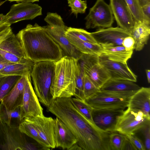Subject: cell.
<instances>
[{"mask_svg": "<svg viewBox=\"0 0 150 150\" xmlns=\"http://www.w3.org/2000/svg\"><path fill=\"white\" fill-rule=\"evenodd\" d=\"M78 60L64 56L55 62L54 70L50 87L53 99L68 98L74 96Z\"/></svg>", "mask_w": 150, "mask_h": 150, "instance_id": "3", "label": "cell"}, {"mask_svg": "<svg viewBox=\"0 0 150 150\" xmlns=\"http://www.w3.org/2000/svg\"><path fill=\"white\" fill-rule=\"evenodd\" d=\"M109 4L118 25L130 33L134 21L125 0H110Z\"/></svg>", "mask_w": 150, "mask_h": 150, "instance_id": "17", "label": "cell"}, {"mask_svg": "<svg viewBox=\"0 0 150 150\" xmlns=\"http://www.w3.org/2000/svg\"><path fill=\"white\" fill-rule=\"evenodd\" d=\"M28 118L33 124L45 146L50 149L55 148L54 119L44 115Z\"/></svg>", "mask_w": 150, "mask_h": 150, "instance_id": "14", "label": "cell"}, {"mask_svg": "<svg viewBox=\"0 0 150 150\" xmlns=\"http://www.w3.org/2000/svg\"><path fill=\"white\" fill-rule=\"evenodd\" d=\"M119 117L115 131L124 135L135 134L142 127L150 123V118L141 111L127 107Z\"/></svg>", "mask_w": 150, "mask_h": 150, "instance_id": "8", "label": "cell"}, {"mask_svg": "<svg viewBox=\"0 0 150 150\" xmlns=\"http://www.w3.org/2000/svg\"><path fill=\"white\" fill-rule=\"evenodd\" d=\"M148 82L149 83H150V70L149 69H146L145 70Z\"/></svg>", "mask_w": 150, "mask_h": 150, "instance_id": "47", "label": "cell"}, {"mask_svg": "<svg viewBox=\"0 0 150 150\" xmlns=\"http://www.w3.org/2000/svg\"><path fill=\"white\" fill-rule=\"evenodd\" d=\"M140 131L144 136V144L146 150H150V123H149L141 128Z\"/></svg>", "mask_w": 150, "mask_h": 150, "instance_id": "37", "label": "cell"}, {"mask_svg": "<svg viewBox=\"0 0 150 150\" xmlns=\"http://www.w3.org/2000/svg\"><path fill=\"white\" fill-rule=\"evenodd\" d=\"M132 142L137 150H145L144 143L135 134L125 135Z\"/></svg>", "mask_w": 150, "mask_h": 150, "instance_id": "38", "label": "cell"}, {"mask_svg": "<svg viewBox=\"0 0 150 150\" xmlns=\"http://www.w3.org/2000/svg\"><path fill=\"white\" fill-rule=\"evenodd\" d=\"M19 129L21 132L46 147L40 137L33 124L28 118H25L22 120L19 125Z\"/></svg>", "mask_w": 150, "mask_h": 150, "instance_id": "28", "label": "cell"}, {"mask_svg": "<svg viewBox=\"0 0 150 150\" xmlns=\"http://www.w3.org/2000/svg\"><path fill=\"white\" fill-rule=\"evenodd\" d=\"M83 150L77 143L73 145L68 150Z\"/></svg>", "mask_w": 150, "mask_h": 150, "instance_id": "44", "label": "cell"}, {"mask_svg": "<svg viewBox=\"0 0 150 150\" xmlns=\"http://www.w3.org/2000/svg\"><path fill=\"white\" fill-rule=\"evenodd\" d=\"M26 57L34 63L56 62L63 56L62 51L46 30L45 26L29 24L16 35Z\"/></svg>", "mask_w": 150, "mask_h": 150, "instance_id": "2", "label": "cell"}, {"mask_svg": "<svg viewBox=\"0 0 150 150\" xmlns=\"http://www.w3.org/2000/svg\"><path fill=\"white\" fill-rule=\"evenodd\" d=\"M103 54L112 61L123 63H127L132 56L133 51H128L123 46L110 45H101Z\"/></svg>", "mask_w": 150, "mask_h": 150, "instance_id": "22", "label": "cell"}, {"mask_svg": "<svg viewBox=\"0 0 150 150\" xmlns=\"http://www.w3.org/2000/svg\"><path fill=\"white\" fill-rule=\"evenodd\" d=\"M127 107L141 111L150 118V88L142 87L131 97Z\"/></svg>", "mask_w": 150, "mask_h": 150, "instance_id": "20", "label": "cell"}, {"mask_svg": "<svg viewBox=\"0 0 150 150\" xmlns=\"http://www.w3.org/2000/svg\"><path fill=\"white\" fill-rule=\"evenodd\" d=\"M0 55L13 63H25L31 60L26 57L20 42L12 31L0 42Z\"/></svg>", "mask_w": 150, "mask_h": 150, "instance_id": "11", "label": "cell"}, {"mask_svg": "<svg viewBox=\"0 0 150 150\" xmlns=\"http://www.w3.org/2000/svg\"><path fill=\"white\" fill-rule=\"evenodd\" d=\"M99 62L106 70L110 79L137 82V76L131 70L127 63L112 61L103 54L99 56Z\"/></svg>", "mask_w": 150, "mask_h": 150, "instance_id": "15", "label": "cell"}, {"mask_svg": "<svg viewBox=\"0 0 150 150\" xmlns=\"http://www.w3.org/2000/svg\"><path fill=\"white\" fill-rule=\"evenodd\" d=\"M114 18L109 5L104 0H97L85 18L87 29L112 27Z\"/></svg>", "mask_w": 150, "mask_h": 150, "instance_id": "9", "label": "cell"}, {"mask_svg": "<svg viewBox=\"0 0 150 150\" xmlns=\"http://www.w3.org/2000/svg\"><path fill=\"white\" fill-rule=\"evenodd\" d=\"M20 111V107L13 110H8L0 102V121L10 127H18L22 120L21 119Z\"/></svg>", "mask_w": 150, "mask_h": 150, "instance_id": "27", "label": "cell"}, {"mask_svg": "<svg viewBox=\"0 0 150 150\" xmlns=\"http://www.w3.org/2000/svg\"><path fill=\"white\" fill-rule=\"evenodd\" d=\"M134 40L130 35L125 38L122 42V46L124 47L125 50L128 51H133L134 49Z\"/></svg>", "mask_w": 150, "mask_h": 150, "instance_id": "39", "label": "cell"}, {"mask_svg": "<svg viewBox=\"0 0 150 150\" xmlns=\"http://www.w3.org/2000/svg\"><path fill=\"white\" fill-rule=\"evenodd\" d=\"M34 64L31 60L25 63H12L0 70V74L4 76H22L31 73Z\"/></svg>", "mask_w": 150, "mask_h": 150, "instance_id": "26", "label": "cell"}, {"mask_svg": "<svg viewBox=\"0 0 150 150\" xmlns=\"http://www.w3.org/2000/svg\"><path fill=\"white\" fill-rule=\"evenodd\" d=\"M71 100L74 106L79 112L90 122L96 126L92 116L93 108L86 102L85 100L71 97Z\"/></svg>", "mask_w": 150, "mask_h": 150, "instance_id": "30", "label": "cell"}, {"mask_svg": "<svg viewBox=\"0 0 150 150\" xmlns=\"http://www.w3.org/2000/svg\"><path fill=\"white\" fill-rule=\"evenodd\" d=\"M42 15V8L37 4L21 2L12 5L5 15L10 24L24 20H32Z\"/></svg>", "mask_w": 150, "mask_h": 150, "instance_id": "13", "label": "cell"}, {"mask_svg": "<svg viewBox=\"0 0 150 150\" xmlns=\"http://www.w3.org/2000/svg\"><path fill=\"white\" fill-rule=\"evenodd\" d=\"M44 21L48 24L45 26L46 30L60 46L63 54L79 59L82 53L76 49L66 37L65 33L68 27L61 16L56 13L48 12Z\"/></svg>", "mask_w": 150, "mask_h": 150, "instance_id": "6", "label": "cell"}, {"mask_svg": "<svg viewBox=\"0 0 150 150\" xmlns=\"http://www.w3.org/2000/svg\"><path fill=\"white\" fill-rule=\"evenodd\" d=\"M125 135L117 131L110 132L109 142L111 150H121Z\"/></svg>", "mask_w": 150, "mask_h": 150, "instance_id": "34", "label": "cell"}, {"mask_svg": "<svg viewBox=\"0 0 150 150\" xmlns=\"http://www.w3.org/2000/svg\"><path fill=\"white\" fill-rule=\"evenodd\" d=\"M91 34L97 43L100 45L122 46V42L130 33L119 27L98 29Z\"/></svg>", "mask_w": 150, "mask_h": 150, "instance_id": "16", "label": "cell"}, {"mask_svg": "<svg viewBox=\"0 0 150 150\" xmlns=\"http://www.w3.org/2000/svg\"><path fill=\"white\" fill-rule=\"evenodd\" d=\"M71 13L76 17L79 13H84L87 8V1L82 0H67Z\"/></svg>", "mask_w": 150, "mask_h": 150, "instance_id": "35", "label": "cell"}, {"mask_svg": "<svg viewBox=\"0 0 150 150\" xmlns=\"http://www.w3.org/2000/svg\"><path fill=\"white\" fill-rule=\"evenodd\" d=\"M55 65V62L53 61L35 63L30 73L35 92L39 102L47 107L53 99L50 87Z\"/></svg>", "mask_w": 150, "mask_h": 150, "instance_id": "4", "label": "cell"}, {"mask_svg": "<svg viewBox=\"0 0 150 150\" xmlns=\"http://www.w3.org/2000/svg\"><path fill=\"white\" fill-rule=\"evenodd\" d=\"M71 98L52 99L47 110L69 128L84 150H111L110 132H103L93 125L76 108Z\"/></svg>", "mask_w": 150, "mask_h": 150, "instance_id": "1", "label": "cell"}, {"mask_svg": "<svg viewBox=\"0 0 150 150\" xmlns=\"http://www.w3.org/2000/svg\"><path fill=\"white\" fill-rule=\"evenodd\" d=\"M65 35L74 37L83 41L97 43L91 33L83 29L68 27Z\"/></svg>", "mask_w": 150, "mask_h": 150, "instance_id": "31", "label": "cell"}, {"mask_svg": "<svg viewBox=\"0 0 150 150\" xmlns=\"http://www.w3.org/2000/svg\"><path fill=\"white\" fill-rule=\"evenodd\" d=\"M85 75L81 71L78 64L76 74L75 90L74 96L76 98L85 100L83 94V85Z\"/></svg>", "mask_w": 150, "mask_h": 150, "instance_id": "33", "label": "cell"}, {"mask_svg": "<svg viewBox=\"0 0 150 150\" xmlns=\"http://www.w3.org/2000/svg\"><path fill=\"white\" fill-rule=\"evenodd\" d=\"M81 72L87 76L96 86L99 89L110 79L106 70L99 62L90 67L83 69Z\"/></svg>", "mask_w": 150, "mask_h": 150, "instance_id": "23", "label": "cell"}, {"mask_svg": "<svg viewBox=\"0 0 150 150\" xmlns=\"http://www.w3.org/2000/svg\"><path fill=\"white\" fill-rule=\"evenodd\" d=\"M124 110L118 108H93V120L100 130L106 132L115 131L118 118Z\"/></svg>", "mask_w": 150, "mask_h": 150, "instance_id": "12", "label": "cell"}, {"mask_svg": "<svg viewBox=\"0 0 150 150\" xmlns=\"http://www.w3.org/2000/svg\"><path fill=\"white\" fill-rule=\"evenodd\" d=\"M133 81L110 79L103 85L100 90L111 92L137 91L141 87Z\"/></svg>", "mask_w": 150, "mask_h": 150, "instance_id": "24", "label": "cell"}, {"mask_svg": "<svg viewBox=\"0 0 150 150\" xmlns=\"http://www.w3.org/2000/svg\"><path fill=\"white\" fill-rule=\"evenodd\" d=\"M5 60L0 55V70L3 69L7 65L12 64Z\"/></svg>", "mask_w": 150, "mask_h": 150, "instance_id": "42", "label": "cell"}, {"mask_svg": "<svg viewBox=\"0 0 150 150\" xmlns=\"http://www.w3.org/2000/svg\"><path fill=\"white\" fill-rule=\"evenodd\" d=\"M10 1H16L17 3L21 2H27L33 3L36 1H38L39 0H7Z\"/></svg>", "mask_w": 150, "mask_h": 150, "instance_id": "43", "label": "cell"}, {"mask_svg": "<svg viewBox=\"0 0 150 150\" xmlns=\"http://www.w3.org/2000/svg\"><path fill=\"white\" fill-rule=\"evenodd\" d=\"M21 76H4L0 74V103L14 86Z\"/></svg>", "mask_w": 150, "mask_h": 150, "instance_id": "29", "label": "cell"}, {"mask_svg": "<svg viewBox=\"0 0 150 150\" xmlns=\"http://www.w3.org/2000/svg\"><path fill=\"white\" fill-rule=\"evenodd\" d=\"M134 39V49L140 51L147 44L150 34V24L144 22L134 21L133 28L130 33Z\"/></svg>", "mask_w": 150, "mask_h": 150, "instance_id": "21", "label": "cell"}, {"mask_svg": "<svg viewBox=\"0 0 150 150\" xmlns=\"http://www.w3.org/2000/svg\"><path fill=\"white\" fill-rule=\"evenodd\" d=\"M137 150L129 139L125 135L121 150Z\"/></svg>", "mask_w": 150, "mask_h": 150, "instance_id": "40", "label": "cell"}, {"mask_svg": "<svg viewBox=\"0 0 150 150\" xmlns=\"http://www.w3.org/2000/svg\"><path fill=\"white\" fill-rule=\"evenodd\" d=\"M125 0L132 15L134 21L144 22L148 23L146 21L142 7L138 0Z\"/></svg>", "mask_w": 150, "mask_h": 150, "instance_id": "32", "label": "cell"}, {"mask_svg": "<svg viewBox=\"0 0 150 150\" xmlns=\"http://www.w3.org/2000/svg\"><path fill=\"white\" fill-rule=\"evenodd\" d=\"M136 91L116 92L100 90L85 101L93 108L125 110L128 107L131 97Z\"/></svg>", "mask_w": 150, "mask_h": 150, "instance_id": "7", "label": "cell"}, {"mask_svg": "<svg viewBox=\"0 0 150 150\" xmlns=\"http://www.w3.org/2000/svg\"><path fill=\"white\" fill-rule=\"evenodd\" d=\"M146 22L150 24V3L142 7Z\"/></svg>", "mask_w": 150, "mask_h": 150, "instance_id": "41", "label": "cell"}, {"mask_svg": "<svg viewBox=\"0 0 150 150\" xmlns=\"http://www.w3.org/2000/svg\"><path fill=\"white\" fill-rule=\"evenodd\" d=\"M100 89L97 87L86 75H85L83 85V94L85 100L90 97Z\"/></svg>", "mask_w": 150, "mask_h": 150, "instance_id": "36", "label": "cell"}, {"mask_svg": "<svg viewBox=\"0 0 150 150\" xmlns=\"http://www.w3.org/2000/svg\"><path fill=\"white\" fill-rule=\"evenodd\" d=\"M138 1L141 7L150 3V0H138Z\"/></svg>", "mask_w": 150, "mask_h": 150, "instance_id": "46", "label": "cell"}, {"mask_svg": "<svg viewBox=\"0 0 150 150\" xmlns=\"http://www.w3.org/2000/svg\"><path fill=\"white\" fill-rule=\"evenodd\" d=\"M30 73L28 74L26 76L23 101L20 107L21 120L25 118L44 115L43 109L32 85Z\"/></svg>", "mask_w": 150, "mask_h": 150, "instance_id": "10", "label": "cell"}, {"mask_svg": "<svg viewBox=\"0 0 150 150\" xmlns=\"http://www.w3.org/2000/svg\"><path fill=\"white\" fill-rule=\"evenodd\" d=\"M21 132L18 127H10L0 121V150H48Z\"/></svg>", "mask_w": 150, "mask_h": 150, "instance_id": "5", "label": "cell"}, {"mask_svg": "<svg viewBox=\"0 0 150 150\" xmlns=\"http://www.w3.org/2000/svg\"><path fill=\"white\" fill-rule=\"evenodd\" d=\"M7 22L5 15L0 14V26Z\"/></svg>", "mask_w": 150, "mask_h": 150, "instance_id": "45", "label": "cell"}, {"mask_svg": "<svg viewBox=\"0 0 150 150\" xmlns=\"http://www.w3.org/2000/svg\"><path fill=\"white\" fill-rule=\"evenodd\" d=\"M66 35L71 44L81 53L99 56L102 54L103 49L100 45L83 41L71 36Z\"/></svg>", "mask_w": 150, "mask_h": 150, "instance_id": "25", "label": "cell"}, {"mask_svg": "<svg viewBox=\"0 0 150 150\" xmlns=\"http://www.w3.org/2000/svg\"><path fill=\"white\" fill-rule=\"evenodd\" d=\"M55 120V133L56 148L68 149L77 143V140L67 126L59 118L56 117Z\"/></svg>", "mask_w": 150, "mask_h": 150, "instance_id": "19", "label": "cell"}, {"mask_svg": "<svg viewBox=\"0 0 150 150\" xmlns=\"http://www.w3.org/2000/svg\"><path fill=\"white\" fill-rule=\"evenodd\" d=\"M27 74L20 77L12 89L1 100V102L8 110H14L22 105Z\"/></svg>", "mask_w": 150, "mask_h": 150, "instance_id": "18", "label": "cell"}]
</instances>
